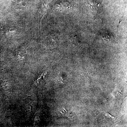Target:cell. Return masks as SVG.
I'll return each instance as SVG.
<instances>
[{"instance_id":"6da1fadb","label":"cell","mask_w":127,"mask_h":127,"mask_svg":"<svg viewBox=\"0 0 127 127\" xmlns=\"http://www.w3.org/2000/svg\"><path fill=\"white\" fill-rule=\"evenodd\" d=\"M46 72L43 73L38 78L36 81H35V82L34 84H35V85L37 86L38 84H40V82H41L42 81V80H43V79H44L45 77V76L46 75Z\"/></svg>"},{"instance_id":"7a4b0ae2","label":"cell","mask_w":127,"mask_h":127,"mask_svg":"<svg viewBox=\"0 0 127 127\" xmlns=\"http://www.w3.org/2000/svg\"><path fill=\"white\" fill-rule=\"evenodd\" d=\"M106 116H107V117H111L112 118H114V117H113L112 116H111V115H110L108 113H106Z\"/></svg>"}]
</instances>
